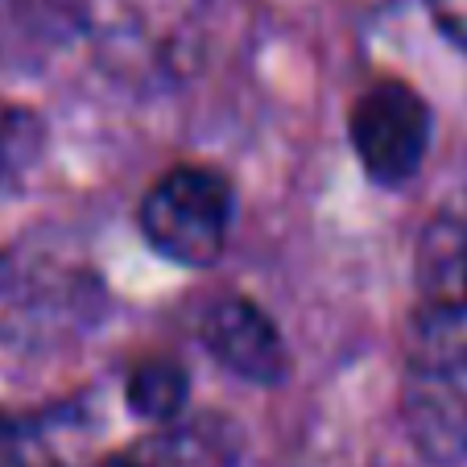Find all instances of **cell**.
Returning <instances> with one entry per match:
<instances>
[{"instance_id": "obj_7", "label": "cell", "mask_w": 467, "mask_h": 467, "mask_svg": "<svg viewBox=\"0 0 467 467\" xmlns=\"http://www.w3.org/2000/svg\"><path fill=\"white\" fill-rule=\"evenodd\" d=\"M418 306L463 310L467 306V223L455 215H434L414 253Z\"/></svg>"}, {"instance_id": "obj_9", "label": "cell", "mask_w": 467, "mask_h": 467, "mask_svg": "<svg viewBox=\"0 0 467 467\" xmlns=\"http://www.w3.org/2000/svg\"><path fill=\"white\" fill-rule=\"evenodd\" d=\"M42 153V120L29 108L0 99V194L13 191Z\"/></svg>"}, {"instance_id": "obj_10", "label": "cell", "mask_w": 467, "mask_h": 467, "mask_svg": "<svg viewBox=\"0 0 467 467\" xmlns=\"http://www.w3.org/2000/svg\"><path fill=\"white\" fill-rule=\"evenodd\" d=\"M0 467H67L37 426L0 422Z\"/></svg>"}, {"instance_id": "obj_4", "label": "cell", "mask_w": 467, "mask_h": 467, "mask_svg": "<svg viewBox=\"0 0 467 467\" xmlns=\"http://www.w3.org/2000/svg\"><path fill=\"white\" fill-rule=\"evenodd\" d=\"M352 150L364 174L380 186H401L422 170L431 150V108L410 83H372L352 108Z\"/></svg>"}, {"instance_id": "obj_2", "label": "cell", "mask_w": 467, "mask_h": 467, "mask_svg": "<svg viewBox=\"0 0 467 467\" xmlns=\"http://www.w3.org/2000/svg\"><path fill=\"white\" fill-rule=\"evenodd\" d=\"M401 422L426 463H467V306H414L401 348Z\"/></svg>"}, {"instance_id": "obj_5", "label": "cell", "mask_w": 467, "mask_h": 467, "mask_svg": "<svg viewBox=\"0 0 467 467\" xmlns=\"http://www.w3.org/2000/svg\"><path fill=\"white\" fill-rule=\"evenodd\" d=\"M203 348L220 368L236 372L253 385H277L285 377V344L282 331L256 302L248 298H220L203 315Z\"/></svg>"}, {"instance_id": "obj_12", "label": "cell", "mask_w": 467, "mask_h": 467, "mask_svg": "<svg viewBox=\"0 0 467 467\" xmlns=\"http://www.w3.org/2000/svg\"><path fill=\"white\" fill-rule=\"evenodd\" d=\"M0 13H5V0H0Z\"/></svg>"}, {"instance_id": "obj_1", "label": "cell", "mask_w": 467, "mask_h": 467, "mask_svg": "<svg viewBox=\"0 0 467 467\" xmlns=\"http://www.w3.org/2000/svg\"><path fill=\"white\" fill-rule=\"evenodd\" d=\"M132 91L186 83L207 54L212 0H37Z\"/></svg>"}, {"instance_id": "obj_3", "label": "cell", "mask_w": 467, "mask_h": 467, "mask_svg": "<svg viewBox=\"0 0 467 467\" xmlns=\"http://www.w3.org/2000/svg\"><path fill=\"white\" fill-rule=\"evenodd\" d=\"M137 220L158 256L182 269H207L232 240V182L212 166H174L145 191Z\"/></svg>"}, {"instance_id": "obj_11", "label": "cell", "mask_w": 467, "mask_h": 467, "mask_svg": "<svg viewBox=\"0 0 467 467\" xmlns=\"http://www.w3.org/2000/svg\"><path fill=\"white\" fill-rule=\"evenodd\" d=\"M422 5L434 17V26H439L455 46L467 50V0H422Z\"/></svg>"}, {"instance_id": "obj_6", "label": "cell", "mask_w": 467, "mask_h": 467, "mask_svg": "<svg viewBox=\"0 0 467 467\" xmlns=\"http://www.w3.org/2000/svg\"><path fill=\"white\" fill-rule=\"evenodd\" d=\"M104 467H236V442L223 422L194 418L161 426L153 439L116 451Z\"/></svg>"}, {"instance_id": "obj_8", "label": "cell", "mask_w": 467, "mask_h": 467, "mask_svg": "<svg viewBox=\"0 0 467 467\" xmlns=\"http://www.w3.org/2000/svg\"><path fill=\"white\" fill-rule=\"evenodd\" d=\"M124 397H129V410L141 422L153 426H174L186 410V397H191V377L178 360H141L124 380Z\"/></svg>"}]
</instances>
